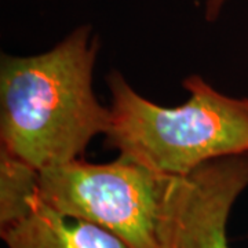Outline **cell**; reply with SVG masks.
Wrapping results in <instances>:
<instances>
[{"label":"cell","mask_w":248,"mask_h":248,"mask_svg":"<svg viewBox=\"0 0 248 248\" xmlns=\"http://www.w3.org/2000/svg\"><path fill=\"white\" fill-rule=\"evenodd\" d=\"M107 81L112 101L105 145L120 156L182 177L211 160L248 153V98L225 95L190 75L182 81L189 99L166 108L138 94L119 71Z\"/></svg>","instance_id":"2"},{"label":"cell","mask_w":248,"mask_h":248,"mask_svg":"<svg viewBox=\"0 0 248 248\" xmlns=\"http://www.w3.org/2000/svg\"><path fill=\"white\" fill-rule=\"evenodd\" d=\"M170 178L120 155L102 164L76 159L42 170L37 196L57 213L115 233L130 248H160V210Z\"/></svg>","instance_id":"3"},{"label":"cell","mask_w":248,"mask_h":248,"mask_svg":"<svg viewBox=\"0 0 248 248\" xmlns=\"http://www.w3.org/2000/svg\"><path fill=\"white\" fill-rule=\"evenodd\" d=\"M7 248H130L95 223L54 211L37 196L22 219L0 229Z\"/></svg>","instance_id":"5"},{"label":"cell","mask_w":248,"mask_h":248,"mask_svg":"<svg viewBox=\"0 0 248 248\" xmlns=\"http://www.w3.org/2000/svg\"><path fill=\"white\" fill-rule=\"evenodd\" d=\"M226 1L228 0H205V3H204V18L207 21H215L219 17Z\"/></svg>","instance_id":"7"},{"label":"cell","mask_w":248,"mask_h":248,"mask_svg":"<svg viewBox=\"0 0 248 248\" xmlns=\"http://www.w3.org/2000/svg\"><path fill=\"white\" fill-rule=\"evenodd\" d=\"M248 187V153L211 160L170 178L160 210V248H231L228 221Z\"/></svg>","instance_id":"4"},{"label":"cell","mask_w":248,"mask_h":248,"mask_svg":"<svg viewBox=\"0 0 248 248\" xmlns=\"http://www.w3.org/2000/svg\"><path fill=\"white\" fill-rule=\"evenodd\" d=\"M98 48L93 28L81 25L45 53L1 55L0 148L42 171L80 159L108 133L110 108L93 90Z\"/></svg>","instance_id":"1"},{"label":"cell","mask_w":248,"mask_h":248,"mask_svg":"<svg viewBox=\"0 0 248 248\" xmlns=\"http://www.w3.org/2000/svg\"><path fill=\"white\" fill-rule=\"evenodd\" d=\"M40 171L0 148V229L22 219L37 199Z\"/></svg>","instance_id":"6"}]
</instances>
